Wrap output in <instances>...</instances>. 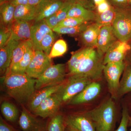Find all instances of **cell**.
<instances>
[{
	"mask_svg": "<svg viewBox=\"0 0 131 131\" xmlns=\"http://www.w3.org/2000/svg\"><path fill=\"white\" fill-rule=\"evenodd\" d=\"M41 0H28V5L36 6L38 5Z\"/></svg>",
	"mask_w": 131,
	"mask_h": 131,
	"instance_id": "cell-42",
	"label": "cell"
},
{
	"mask_svg": "<svg viewBox=\"0 0 131 131\" xmlns=\"http://www.w3.org/2000/svg\"><path fill=\"white\" fill-rule=\"evenodd\" d=\"M116 14V8L112 6L110 9L101 14H96L95 23L101 27L112 26Z\"/></svg>",
	"mask_w": 131,
	"mask_h": 131,
	"instance_id": "cell-29",
	"label": "cell"
},
{
	"mask_svg": "<svg viewBox=\"0 0 131 131\" xmlns=\"http://www.w3.org/2000/svg\"><path fill=\"white\" fill-rule=\"evenodd\" d=\"M101 27L93 24L88 26L86 30L81 34V40L85 47L97 48V41Z\"/></svg>",
	"mask_w": 131,
	"mask_h": 131,
	"instance_id": "cell-20",
	"label": "cell"
},
{
	"mask_svg": "<svg viewBox=\"0 0 131 131\" xmlns=\"http://www.w3.org/2000/svg\"><path fill=\"white\" fill-rule=\"evenodd\" d=\"M54 36L53 32L47 34L43 38L40 43L41 50L49 56L54 44Z\"/></svg>",
	"mask_w": 131,
	"mask_h": 131,
	"instance_id": "cell-33",
	"label": "cell"
},
{
	"mask_svg": "<svg viewBox=\"0 0 131 131\" xmlns=\"http://www.w3.org/2000/svg\"><path fill=\"white\" fill-rule=\"evenodd\" d=\"M66 126L78 131H96L91 119L85 114H71L64 117Z\"/></svg>",
	"mask_w": 131,
	"mask_h": 131,
	"instance_id": "cell-11",
	"label": "cell"
},
{
	"mask_svg": "<svg viewBox=\"0 0 131 131\" xmlns=\"http://www.w3.org/2000/svg\"><path fill=\"white\" fill-rule=\"evenodd\" d=\"M7 1L15 7L20 5H26L28 4V0H7Z\"/></svg>",
	"mask_w": 131,
	"mask_h": 131,
	"instance_id": "cell-41",
	"label": "cell"
},
{
	"mask_svg": "<svg viewBox=\"0 0 131 131\" xmlns=\"http://www.w3.org/2000/svg\"><path fill=\"white\" fill-rule=\"evenodd\" d=\"M1 112L4 118L7 121L15 122L19 117V111L16 106L7 101H5L2 103Z\"/></svg>",
	"mask_w": 131,
	"mask_h": 131,
	"instance_id": "cell-26",
	"label": "cell"
},
{
	"mask_svg": "<svg viewBox=\"0 0 131 131\" xmlns=\"http://www.w3.org/2000/svg\"><path fill=\"white\" fill-rule=\"evenodd\" d=\"M62 105L56 94H54L42 101L33 113L35 116L43 118H52L57 114Z\"/></svg>",
	"mask_w": 131,
	"mask_h": 131,
	"instance_id": "cell-9",
	"label": "cell"
},
{
	"mask_svg": "<svg viewBox=\"0 0 131 131\" xmlns=\"http://www.w3.org/2000/svg\"><path fill=\"white\" fill-rule=\"evenodd\" d=\"M96 7L98 14H101L110 9L112 6H111L107 1L105 2L96 6Z\"/></svg>",
	"mask_w": 131,
	"mask_h": 131,
	"instance_id": "cell-39",
	"label": "cell"
},
{
	"mask_svg": "<svg viewBox=\"0 0 131 131\" xmlns=\"http://www.w3.org/2000/svg\"><path fill=\"white\" fill-rule=\"evenodd\" d=\"M35 51L34 47H31L28 49L21 60L13 66L6 73L5 75L10 73H25L33 57Z\"/></svg>",
	"mask_w": 131,
	"mask_h": 131,
	"instance_id": "cell-24",
	"label": "cell"
},
{
	"mask_svg": "<svg viewBox=\"0 0 131 131\" xmlns=\"http://www.w3.org/2000/svg\"><path fill=\"white\" fill-rule=\"evenodd\" d=\"M131 91V63L125 67L122 79L120 82L118 97Z\"/></svg>",
	"mask_w": 131,
	"mask_h": 131,
	"instance_id": "cell-28",
	"label": "cell"
},
{
	"mask_svg": "<svg viewBox=\"0 0 131 131\" xmlns=\"http://www.w3.org/2000/svg\"><path fill=\"white\" fill-rule=\"evenodd\" d=\"M7 1V0H0V3L1 4L3 3L6 2Z\"/></svg>",
	"mask_w": 131,
	"mask_h": 131,
	"instance_id": "cell-47",
	"label": "cell"
},
{
	"mask_svg": "<svg viewBox=\"0 0 131 131\" xmlns=\"http://www.w3.org/2000/svg\"><path fill=\"white\" fill-rule=\"evenodd\" d=\"M41 131H46L45 129H43V130H41Z\"/></svg>",
	"mask_w": 131,
	"mask_h": 131,
	"instance_id": "cell-49",
	"label": "cell"
},
{
	"mask_svg": "<svg viewBox=\"0 0 131 131\" xmlns=\"http://www.w3.org/2000/svg\"><path fill=\"white\" fill-rule=\"evenodd\" d=\"M64 117L60 114H57L51 118L47 127V131H65Z\"/></svg>",
	"mask_w": 131,
	"mask_h": 131,
	"instance_id": "cell-31",
	"label": "cell"
},
{
	"mask_svg": "<svg viewBox=\"0 0 131 131\" xmlns=\"http://www.w3.org/2000/svg\"><path fill=\"white\" fill-rule=\"evenodd\" d=\"M65 131H78L73 129V128H71V127H69L66 126V127Z\"/></svg>",
	"mask_w": 131,
	"mask_h": 131,
	"instance_id": "cell-45",
	"label": "cell"
},
{
	"mask_svg": "<svg viewBox=\"0 0 131 131\" xmlns=\"http://www.w3.org/2000/svg\"><path fill=\"white\" fill-rule=\"evenodd\" d=\"M107 1V0H93L96 6Z\"/></svg>",
	"mask_w": 131,
	"mask_h": 131,
	"instance_id": "cell-44",
	"label": "cell"
},
{
	"mask_svg": "<svg viewBox=\"0 0 131 131\" xmlns=\"http://www.w3.org/2000/svg\"><path fill=\"white\" fill-rule=\"evenodd\" d=\"M93 81L81 74L69 75L62 88L56 93L62 103L69 102L76 95L81 93Z\"/></svg>",
	"mask_w": 131,
	"mask_h": 131,
	"instance_id": "cell-3",
	"label": "cell"
},
{
	"mask_svg": "<svg viewBox=\"0 0 131 131\" xmlns=\"http://www.w3.org/2000/svg\"><path fill=\"white\" fill-rule=\"evenodd\" d=\"M53 31L45 20L34 22V24L31 25V40L35 50L42 51L40 43L42 39L47 34Z\"/></svg>",
	"mask_w": 131,
	"mask_h": 131,
	"instance_id": "cell-19",
	"label": "cell"
},
{
	"mask_svg": "<svg viewBox=\"0 0 131 131\" xmlns=\"http://www.w3.org/2000/svg\"><path fill=\"white\" fill-rule=\"evenodd\" d=\"M23 107L19 117V124L23 131H41L45 129L42 121Z\"/></svg>",
	"mask_w": 131,
	"mask_h": 131,
	"instance_id": "cell-18",
	"label": "cell"
},
{
	"mask_svg": "<svg viewBox=\"0 0 131 131\" xmlns=\"http://www.w3.org/2000/svg\"><path fill=\"white\" fill-rule=\"evenodd\" d=\"M95 48L85 47L83 49L75 52L71 56L68 63V68L69 75L73 74L77 70L84 59Z\"/></svg>",
	"mask_w": 131,
	"mask_h": 131,
	"instance_id": "cell-22",
	"label": "cell"
},
{
	"mask_svg": "<svg viewBox=\"0 0 131 131\" xmlns=\"http://www.w3.org/2000/svg\"><path fill=\"white\" fill-rule=\"evenodd\" d=\"M130 49V46L127 42L117 40L106 52L103 63L106 65L108 63L123 61L126 53Z\"/></svg>",
	"mask_w": 131,
	"mask_h": 131,
	"instance_id": "cell-10",
	"label": "cell"
},
{
	"mask_svg": "<svg viewBox=\"0 0 131 131\" xmlns=\"http://www.w3.org/2000/svg\"><path fill=\"white\" fill-rule=\"evenodd\" d=\"M67 50L66 42L63 39H59L54 43L49 57L52 59L61 56L65 54Z\"/></svg>",
	"mask_w": 131,
	"mask_h": 131,
	"instance_id": "cell-32",
	"label": "cell"
},
{
	"mask_svg": "<svg viewBox=\"0 0 131 131\" xmlns=\"http://www.w3.org/2000/svg\"><path fill=\"white\" fill-rule=\"evenodd\" d=\"M128 2L131 3V0H128Z\"/></svg>",
	"mask_w": 131,
	"mask_h": 131,
	"instance_id": "cell-48",
	"label": "cell"
},
{
	"mask_svg": "<svg viewBox=\"0 0 131 131\" xmlns=\"http://www.w3.org/2000/svg\"><path fill=\"white\" fill-rule=\"evenodd\" d=\"M36 80L26 73H10L4 77L3 88L9 96L24 105L28 103L36 91Z\"/></svg>",
	"mask_w": 131,
	"mask_h": 131,
	"instance_id": "cell-1",
	"label": "cell"
},
{
	"mask_svg": "<svg viewBox=\"0 0 131 131\" xmlns=\"http://www.w3.org/2000/svg\"><path fill=\"white\" fill-rule=\"evenodd\" d=\"M118 40L112 26L101 27L97 41V50L101 55L105 54L109 47Z\"/></svg>",
	"mask_w": 131,
	"mask_h": 131,
	"instance_id": "cell-15",
	"label": "cell"
},
{
	"mask_svg": "<svg viewBox=\"0 0 131 131\" xmlns=\"http://www.w3.org/2000/svg\"><path fill=\"white\" fill-rule=\"evenodd\" d=\"M52 65L51 58L49 56L42 51L35 50L25 73L29 77L37 79Z\"/></svg>",
	"mask_w": 131,
	"mask_h": 131,
	"instance_id": "cell-8",
	"label": "cell"
},
{
	"mask_svg": "<svg viewBox=\"0 0 131 131\" xmlns=\"http://www.w3.org/2000/svg\"><path fill=\"white\" fill-rule=\"evenodd\" d=\"M103 58V55H101L97 50L94 49L84 59L73 74L85 76L93 81L98 80L101 77L105 67Z\"/></svg>",
	"mask_w": 131,
	"mask_h": 131,
	"instance_id": "cell-4",
	"label": "cell"
},
{
	"mask_svg": "<svg viewBox=\"0 0 131 131\" xmlns=\"http://www.w3.org/2000/svg\"><path fill=\"white\" fill-rule=\"evenodd\" d=\"M116 3L119 4H124L128 2V0H112Z\"/></svg>",
	"mask_w": 131,
	"mask_h": 131,
	"instance_id": "cell-43",
	"label": "cell"
},
{
	"mask_svg": "<svg viewBox=\"0 0 131 131\" xmlns=\"http://www.w3.org/2000/svg\"><path fill=\"white\" fill-rule=\"evenodd\" d=\"M85 114L91 119L96 131H114L116 112L115 103L111 98Z\"/></svg>",
	"mask_w": 131,
	"mask_h": 131,
	"instance_id": "cell-2",
	"label": "cell"
},
{
	"mask_svg": "<svg viewBox=\"0 0 131 131\" xmlns=\"http://www.w3.org/2000/svg\"><path fill=\"white\" fill-rule=\"evenodd\" d=\"M66 67L64 64H58L51 66L44 73L37 79L36 90L45 87L61 84L65 81Z\"/></svg>",
	"mask_w": 131,
	"mask_h": 131,
	"instance_id": "cell-6",
	"label": "cell"
},
{
	"mask_svg": "<svg viewBox=\"0 0 131 131\" xmlns=\"http://www.w3.org/2000/svg\"><path fill=\"white\" fill-rule=\"evenodd\" d=\"M125 67L124 61L107 63L104 67L103 73L107 82L108 90L114 99L118 97L120 79Z\"/></svg>",
	"mask_w": 131,
	"mask_h": 131,
	"instance_id": "cell-7",
	"label": "cell"
},
{
	"mask_svg": "<svg viewBox=\"0 0 131 131\" xmlns=\"http://www.w3.org/2000/svg\"><path fill=\"white\" fill-rule=\"evenodd\" d=\"M128 126L130 127V131H131V117L130 116L129 117V122H128Z\"/></svg>",
	"mask_w": 131,
	"mask_h": 131,
	"instance_id": "cell-46",
	"label": "cell"
},
{
	"mask_svg": "<svg viewBox=\"0 0 131 131\" xmlns=\"http://www.w3.org/2000/svg\"><path fill=\"white\" fill-rule=\"evenodd\" d=\"M87 23L88 22L82 19L75 17H68L59 22L57 26L74 27Z\"/></svg>",
	"mask_w": 131,
	"mask_h": 131,
	"instance_id": "cell-35",
	"label": "cell"
},
{
	"mask_svg": "<svg viewBox=\"0 0 131 131\" xmlns=\"http://www.w3.org/2000/svg\"><path fill=\"white\" fill-rule=\"evenodd\" d=\"M37 14L36 6L29 5H20L15 7L14 20L29 21L35 20Z\"/></svg>",
	"mask_w": 131,
	"mask_h": 131,
	"instance_id": "cell-23",
	"label": "cell"
},
{
	"mask_svg": "<svg viewBox=\"0 0 131 131\" xmlns=\"http://www.w3.org/2000/svg\"><path fill=\"white\" fill-rule=\"evenodd\" d=\"M32 47H34V46L31 40H25L20 42L14 50L12 63L6 73L13 66L21 60L28 49Z\"/></svg>",
	"mask_w": 131,
	"mask_h": 131,
	"instance_id": "cell-27",
	"label": "cell"
},
{
	"mask_svg": "<svg viewBox=\"0 0 131 131\" xmlns=\"http://www.w3.org/2000/svg\"><path fill=\"white\" fill-rule=\"evenodd\" d=\"M0 131H14L13 128L1 116L0 117Z\"/></svg>",
	"mask_w": 131,
	"mask_h": 131,
	"instance_id": "cell-40",
	"label": "cell"
},
{
	"mask_svg": "<svg viewBox=\"0 0 131 131\" xmlns=\"http://www.w3.org/2000/svg\"><path fill=\"white\" fill-rule=\"evenodd\" d=\"M15 7L8 2L0 5L1 27H8L14 20Z\"/></svg>",
	"mask_w": 131,
	"mask_h": 131,
	"instance_id": "cell-25",
	"label": "cell"
},
{
	"mask_svg": "<svg viewBox=\"0 0 131 131\" xmlns=\"http://www.w3.org/2000/svg\"><path fill=\"white\" fill-rule=\"evenodd\" d=\"M44 20L47 25L52 30H53L54 28L57 26L59 24L57 19L54 14L46 18Z\"/></svg>",
	"mask_w": 131,
	"mask_h": 131,
	"instance_id": "cell-38",
	"label": "cell"
},
{
	"mask_svg": "<svg viewBox=\"0 0 131 131\" xmlns=\"http://www.w3.org/2000/svg\"><path fill=\"white\" fill-rule=\"evenodd\" d=\"M118 40L128 42L131 40V10L116 8V14L112 25Z\"/></svg>",
	"mask_w": 131,
	"mask_h": 131,
	"instance_id": "cell-5",
	"label": "cell"
},
{
	"mask_svg": "<svg viewBox=\"0 0 131 131\" xmlns=\"http://www.w3.org/2000/svg\"><path fill=\"white\" fill-rule=\"evenodd\" d=\"M88 26V23H86L74 27L57 26L52 30L58 34L71 35H80L86 30Z\"/></svg>",
	"mask_w": 131,
	"mask_h": 131,
	"instance_id": "cell-30",
	"label": "cell"
},
{
	"mask_svg": "<svg viewBox=\"0 0 131 131\" xmlns=\"http://www.w3.org/2000/svg\"><path fill=\"white\" fill-rule=\"evenodd\" d=\"M96 14L87 9L79 3L75 2L72 5L67 15L68 17H75L84 19L87 22L95 21Z\"/></svg>",
	"mask_w": 131,
	"mask_h": 131,
	"instance_id": "cell-21",
	"label": "cell"
},
{
	"mask_svg": "<svg viewBox=\"0 0 131 131\" xmlns=\"http://www.w3.org/2000/svg\"><path fill=\"white\" fill-rule=\"evenodd\" d=\"M31 27L28 21L14 20L8 27L12 34L10 38L20 42L31 40Z\"/></svg>",
	"mask_w": 131,
	"mask_h": 131,
	"instance_id": "cell-16",
	"label": "cell"
},
{
	"mask_svg": "<svg viewBox=\"0 0 131 131\" xmlns=\"http://www.w3.org/2000/svg\"><path fill=\"white\" fill-rule=\"evenodd\" d=\"M11 32L8 27H1L0 29V48L4 46L11 38Z\"/></svg>",
	"mask_w": 131,
	"mask_h": 131,
	"instance_id": "cell-37",
	"label": "cell"
},
{
	"mask_svg": "<svg viewBox=\"0 0 131 131\" xmlns=\"http://www.w3.org/2000/svg\"><path fill=\"white\" fill-rule=\"evenodd\" d=\"M21 42L10 38L4 46L0 48L1 75L5 74L11 65L13 52Z\"/></svg>",
	"mask_w": 131,
	"mask_h": 131,
	"instance_id": "cell-17",
	"label": "cell"
},
{
	"mask_svg": "<svg viewBox=\"0 0 131 131\" xmlns=\"http://www.w3.org/2000/svg\"><path fill=\"white\" fill-rule=\"evenodd\" d=\"M64 82L61 84L45 87L36 90L27 103L29 111L33 112L42 101L56 93L63 86Z\"/></svg>",
	"mask_w": 131,
	"mask_h": 131,
	"instance_id": "cell-13",
	"label": "cell"
},
{
	"mask_svg": "<svg viewBox=\"0 0 131 131\" xmlns=\"http://www.w3.org/2000/svg\"><path fill=\"white\" fill-rule=\"evenodd\" d=\"M64 0H41L37 8L35 23L44 20L56 13L65 2Z\"/></svg>",
	"mask_w": 131,
	"mask_h": 131,
	"instance_id": "cell-12",
	"label": "cell"
},
{
	"mask_svg": "<svg viewBox=\"0 0 131 131\" xmlns=\"http://www.w3.org/2000/svg\"><path fill=\"white\" fill-rule=\"evenodd\" d=\"M75 2V0H66L61 8L54 14L59 23L67 18L68 12Z\"/></svg>",
	"mask_w": 131,
	"mask_h": 131,
	"instance_id": "cell-34",
	"label": "cell"
},
{
	"mask_svg": "<svg viewBox=\"0 0 131 131\" xmlns=\"http://www.w3.org/2000/svg\"><path fill=\"white\" fill-rule=\"evenodd\" d=\"M101 90V84L97 82L93 81L81 93L70 100L68 104L75 105L91 101L100 94Z\"/></svg>",
	"mask_w": 131,
	"mask_h": 131,
	"instance_id": "cell-14",
	"label": "cell"
},
{
	"mask_svg": "<svg viewBox=\"0 0 131 131\" xmlns=\"http://www.w3.org/2000/svg\"><path fill=\"white\" fill-rule=\"evenodd\" d=\"M129 117L130 115L127 108L126 107H124L122 110V118L119 126L115 131H128L127 127Z\"/></svg>",
	"mask_w": 131,
	"mask_h": 131,
	"instance_id": "cell-36",
	"label": "cell"
}]
</instances>
